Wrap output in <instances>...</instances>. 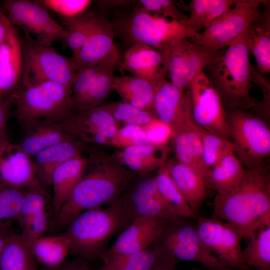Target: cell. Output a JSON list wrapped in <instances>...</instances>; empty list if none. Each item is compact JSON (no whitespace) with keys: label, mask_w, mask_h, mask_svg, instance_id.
<instances>
[{"label":"cell","mask_w":270,"mask_h":270,"mask_svg":"<svg viewBox=\"0 0 270 270\" xmlns=\"http://www.w3.org/2000/svg\"><path fill=\"white\" fill-rule=\"evenodd\" d=\"M154 88L153 113L171 126L174 134L192 114L189 92L184 93L166 78L156 83Z\"/></svg>","instance_id":"d6986e66"},{"label":"cell","mask_w":270,"mask_h":270,"mask_svg":"<svg viewBox=\"0 0 270 270\" xmlns=\"http://www.w3.org/2000/svg\"><path fill=\"white\" fill-rule=\"evenodd\" d=\"M118 62H104L98 76L84 95L71 109L72 113L86 111L99 106L113 90L114 70Z\"/></svg>","instance_id":"e575fe53"},{"label":"cell","mask_w":270,"mask_h":270,"mask_svg":"<svg viewBox=\"0 0 270 270\" xmlns=\"http://www.w3.org/2000/svg\"><path fill=\"white\" fill-rule=\"evenodd\" d=\"M114 202L132 222L140 216H154L170 221L176 220L164 202L144 195L130 188L128 186Z\"/></svg>","instance_id":"f1b7e54d"},{"label":"cell","mask_w":270,"mask_h":270,"mask_svg":"<svg viewBox=\"0 0 270 270\" xmlns=\"http://www.w3.org/2000/svg\"><path fill=\"white\" fill-rule=\"evenodd\" d=\"M142 127L149 143L156 146H166L172 137L173 131L171 126L156 116Z\"/></svg>","instance_id":"bcb514c9"},{"label":"cell","mask_w":270,"mask_h":270,"mask_svg":"<svg viewBox=\"0 0 270 270\" xmlns=\"http://www.w3.org/2000/svg\"><path fill=\"white\" fill-rule=\"evenodd\" d=\"M113 90L117 92L122 101L154 114V88L149 81L132 75L115 76Z\"/></svg>","instance_id":"f546056e"},{"label":"cell","mask_w":270,"mask_h":270,"mask_svg":"<svg viewBox=\"0 0 270 270\" xmlns=\"http://www.w3.org/2000/svg\"><path fill=\"white\" fill-rule=\"evenodd\" d=\"M44 270H90L86 262L84 259L76 258L66 262H64L60 265L53 267L46 268Z\"/></svg>","instance_id":"681fc988"},{"label":"cell","mask_w":270,"mask_h":270,"mask_svg":"<svg viewBox=\"0 0 270 270\" xmlns=\"http://www.w3.org/2000/svg\"><path fill=\"white\" fill-rule=\"evenodd\" d=\"M88 164L81 180L54 218L58 228L66 226L76 216L116 200L137 176L136 173L87 146Z\"/></svg>","instance_id":"7a4b0ae2"},{"label":"cell","mask_w":270,"mask_h":270,"mask_svg":"<svg viewBox=\"0 0 270 270\" xmlns=\"http://www.w3.org/2000/svg\"><path fill=\"white\" fill-rule=\"evenodd\" d=\"M13 106V100L10 95L0 98V140L6 138V124Z\"/></svg>","instance_id":"c3c4849f"},{"label":"cell","mask_w":270,"mask_h":270,"mask_svg":"<svg viewBox=\"0 0 270 270\" xmlns=\"http://www.w3.org/2000/svg\"><path fill=\"white\" fill-rule=\"evenodd\" d=\"M167 222L148 216L134 219L100 258L104 262L112 257L126 256L148 248L161 236Z\"/></svg>","instance_id":"2e32d148"},{"label":"cell","mask_w":270,"mask_h":270,"mask_svg":"<svg viewBox=\"0 0 270 270\" xmlns=\"http://www.w3.org/2000/svg\"><path fill=\"white\" fill-rule=\"evenodd\" d=\"M0 184L18 190L41 185L32 158L6 137L0 140Z\"/></svg>","instance_id":"ac0fdd59"},{"label":"cell","mask_w":270,"mask_h":270,"mask_svg":"<svg viewBox=\"0 0 270 270\" xmlns=\"http://www.w3.org/2000/svg\"><path fill=\"white\" fill-rule=\"evenodd\" d=\"M88 164V158L80 154L64 162L53 172L50 185L53 188L52 204L54 218L83 177Z\"/></svg>","instance_id":"d4e9b609"},{"label":"cell","mask_w":270,"mask_h":270,"mask_svg":"<svg viewBox=\"0 0 270 270\" xmlns=\"http://www.w3.org/2000/svg\"><path fill=\"white\" fill-rule=\"evenodd\" d=\"M244 171L234 150L230 151L207 170L204 175L206 186L216 194L224 193L240 180Z\"/></svg>","instance_id":"4dcf8cb0"},{"label":"cell","mask_w":270,"mask_h":270,"mask_svg":"<svg viewBox=\"0 0 270 270\" xmlns=\"http://www.w3.org/2000/svg\"><path fill=\"white\" fill-rule=\"evenodd\" d=\"M266 0H238L236 4L212 22L202 32L190 38L207 48L219 52L227 48L248 29L260 14Z\"/></svg>","instance_id":"9c48e42d"},{"label":"cell","mask_w":270,"mask_h":270,"mask_svg":"<svg viewBox=\"0 0 270 270\" xmlns=\"http://www.w3.org/2000/svg\"><path fill=\"white\" fill-rule=\"evenodd\" d=\"M173 222V220H172ZM166 228L158 239L160 244L179 260L195 262L215 270H231L224 266L200 240L196 226L176 223Z\"/></svg>","instance_id":"5bb4252c"},{"label":"cell","mask_w":270,"mask_h":270,"mask_svg":"<svg viewBox=\"0 0 270 270\" xmlns=\"http://www.w3.org/2000/svg\"><path fill=\"white\" fill-rule=\"evenodd\" d=\"M176 258L161 245L128 255L112 257L98 270H152L160 265L177 262Z\"/></svg>","instance_id":"4316f807"},{"label":"cell","mask_w":270,"mask_h":270,"mask_svg":"<svg viewBox=\"0 0 270 270\" xmlns=\"http://www.w3.org/2000/svg\"><path fill=\"white\" fill-rule=\"evenodd\" d=\"M168 146L150 144L119 149L110 157L140 177L146 176L167 160Z\"/></svg>","instance_id":"7402d4cb"},{"label":"cell","mask_w":270,"mask_h":270,"mask_svg":"<svg viewBox=\"0 0 270 270\" xmlns=\"http://www.w3.org/2000/svg\"><path fill=\"white\" fill-rule=\"evenodd\" d=\"M162 53L170 82L183 91L220 54L187 38Z\"/></svg>","instance_id":"7c38bea8"},{"label":"cell","mask_w":270,"mask_h":270,"mask_svg":"<svg viewBox=\"0 0 270 270\" xmlns=\"http://www.w3.org/2000/svg\"><path fill=\"white\" fill-rule=\"evenodd\" d=\"M36 2L64 18H72L80 14L86 10L92 3L90 0H40Z\"/></svg>","instance_id":"f6af8a7d"},{"label":"cell","mask_w":270,"mask_h":270,"mask_svg":"<svg viewBox=\"0 0 270 270\" xmlns=\"http://www.w3.org/2000/svg\"><path fill=\"white\" fill-rule=\"evenodd\" d=\"M20 44L22 64L20 85L28 86L53 82L72 88L78 70L70 57L26 37L20 38Z\"/></svg>","instance_id":"52a82bcc"},{"label":"cell","mask_w":270,"mask_h":270,"mask_svg":"<svg viewBox=\"0 0 270 270\" xmlns=\"http://www.w3.org/2000/svg\"><path fill=\"white\" fill-rule=\"evenodd\" d=\"M196 227L202 242L224 266L236 270L249 268L242 256L243 237L234 226L224 221L200 216Z\"/></svg>","instance_id":"4fadbf2b"},{"label":"cell","mask_w":270,"mask_h":270,"mask_svg":"<svg viewBox=\"0 0 270 270\" xmlns=\"http://www.w3.org/2000/svg\"><path fill=\"white\" fill-rule=\"evenodd\" d=\"M24 190L7 188L0 184V230L10 231L17 221Z\"/></svg>","instance_id":"60d3db41"},{"label":"cell","mask_w":270,"mask_h":270,"mask_svg":"<svg viewBox=\"0 0 270 270\" xmlns=\"http://www.w3.org/2000/svg\"><path fill=\"white\" fill-rule=\"evenodd\" d=\"M194 270H198V269H194Z\"/></svg>","instance_id":"11a10c76"},{"label":"cell","mask_w":270,"mask_h":270,"mask_svg":"<svg viewBox=\"0 0 270 270\" xmlns=\"http://www.w3.org/2000/svg\"><path fill=\"white\" fill-rule=\"evenodd\" d=\"M148 144L142 126L127 124L120 128L112 138L110 146L122 149Z\"/></svg>","instance_id":"ee69618b"},{"label":"cell","mask_w":270,"mask_h":270,"mask_svg":"<svg viewBox=\"0 0 270 270\" xmlns=\"http://www.w3.org/2000/svg\"><path fill=\"white\" fill-rule=\"evenodd\" d=\"M120 69L145 79L154 86L165 79L167 74L163 53L141 43L134 44L128 48Z\"/></svg>","instance_id":"ffe728a7"},{"label":"cell","mask_w":270,"mask_h":270,"mask_svg":"<svg viewBox=\"0 0 270 270\" xmlns=\"http://www.w3.org/2000/svg\"><path fill=\"white\" fill-rule=\"evenodd\" d=\"M188 89L194 121L207 131L230 140L226 112L204 72L192 80Z\"/></svg>","instance_id":"8fae6325"},{"label":"cell","mask_w":270,"mask_h":270,"mask_svg":"<svg viewBox=\"0 0 270 270\" xmlns=\"http://www.w3.org/2000/svg\"><path fill=\"white\" fill-rule=\"evenodd\" d=\"M196 128L202 144V162L206 172L224 155L234 150L233 145L230 140L207 131L197 124Z\"/></svg>","instance_id":"74e56055"},{"label":"cell","mask_w":270,"mask_h":270,"mask_svg":"<svg viewBox=\"0 0 270 270\" xmlns=\"http://www.w3.org/2000/svg\"><path fill=\"white\" fill-rule=\"evenodd\" d=\"M243 270H251L249 268H248L246 269Z\"/></svg>","instance_id":"db71d44e"},{"label":"cell","mask_w":270,"mask_h":270,"mask_svg":"<svg viewBox=\"0 0 270 270\" xmlns=\"http://www.w3.org/2000/svg\"><path fill=\"white\" fill-rule=\"evenodd\" d=\"M247 46L255 58L256 70L264 76L270 72V13L269 5L244 32Z\"/></svg>","instance_id":"484cf974"},{"label":"cell","mask_w":270,"mask_h":270,"mask_svg":"<svg viewBox=\"0 0 270 270\" xmlns=\"http://www.w3.org/2000/svg\"><path fill=\"white\" fill-rule=\"evenodd\" d=\"M170 174L196 216L206 196L204 175L177 160H172Z\"/></svg>","instance_id":"83f0119b"},{"label":"cell","mask_w":270,"mask_h":270,"mask_svg":"<svg viewBox=\"0 0 270 270\" xmlns=\"http://www.w3.org/2000/svg\"><path fill=\"white\" fill-rule=\"evenodd\" d=\"M249 54L244 32L205 68L226 110L253 108L261 112L262 102L250 96L254 67Z\"/></svg>","instance_id":"3957f363"},{"label":"cell","mask_w":270,"mask_h":270,"mask_svg":"<svg viewBox=\"0 0 270 270\" xmlns=\"http://www.w3.org/2000/svg\"><path fill=\"white\" fill-rule=\"evenodd\" d=\"M12 26L13 24L0 6V47L8 36Z\"/></svg>","instance_id":"f907efd6"},{"label":"cell","mask_w":270,"mask_h":270,"mask_svg":"<svg viewBox=\"0 0 270 270\" xmlns=\"http://www.w3.org/2000/svg\"><path fill=\"white\" fill-rule=\"evenodd\" d=\"M100 106L119 124L142 126L156 116L152 112L138 109L122 100L110 102Z\"/></svg>","instance_id":"ab89813d"},{"label":"cell","mask_w":270,"mask_h":270,"mask_svg":"<svg viewBox=\"0 0 270 270\" xmlns=\"http://www.w3.org/2000/svg\"><path fill=\"white\" fill-rule=\"evenodd\" d=\"M3 6L14 25L22 28L26 37L44 46H51L58 40H64L66 34L63 26L54 20L44 6L36 2L5 0Z\"/></svg>","instance_id":"30bf717a"},{"label":"cell","mask_w":270,"mask_h":270,"mask_svg":"<svg viewBox=\"0 0 270 270\" xmlns=\"http://www.w3.org/2000/svg\"><path fill=\"white\" fill-rule=\"evenodd\" d=\"M177 262H170L158 266L152 270H174V268Z\"/></svg>","instance_id":"f5cc1de1"},{"label":"cell","mask_w":270,"mask_h":270,"mask_svg":"<svg viewBox=\"0 0 270 270\" xmlns=\"http://www.w3.org/2000/svg\"><path fill=\"white\" fill-rule=\"evenodd\" d=\"M114 25V34L128 48L141 43L164 52L184 38L196 35L187 24L152 14L142 7L128 14L118 15Z\"/></svg>","instance_id":"5b68a950"},{"label":"cell","mask_w":270,"mask_h":270,"mask_svg":"<svg viewBox=\"0 0 270 270\" xmlns=\"http://www.w3.org/2000/svg\"><path fill=\"white\" fill-rule=\"evenodd\" d=\"M114 25L97 14L91 32L84 46L70 57L78 70L110 61L118 62Z\"/></svg>","instance_id":"e0dca14e"},{"label":"cell","mask_w":270,"mask_h":270,"mask_svg":"<svg viewBox=\"0 0 270 270\" xmlns=\"http://www.w3.org/2000/svg\"><path fill=\"white\" fill-rule=\"evenodd\" d=\"M32 254L36 261L46 268L60 265L70 254V242L64 234L41 236L30 242Z\"/></svg>","instance_id":"836d02e7"},{"label":"cell","mask_w":270,"mask_h":270,"mask_svg":"<svg viewBox=\"0 0 270 270\" xmlns=\"http://www.w3.org/2000/svg\"><path fill=\"white\" fill-rule=\"evenodd\" d=\"M97 13L87 9L72 18L60 17L66 36L64 46L76 54L85 44L92 30Z\"/></svg>","instance_id":"d590c367"},{"label":"cell","mask_w":270,"mask_h":270,"mask_svg":"<svg viewBox=\"0 0 270 270\" xmlns=\"http://www.w3.org/2000/svg\"><path fill=\"white\" fill-rule=\"evenodd\" d=\"M72 88L47 82L38 85H19L10 94L14 114L22 125L38 120L60 122L72 113Z\"/></svg>","instance_id":"8992f818"},{"label":"cell","mask_w":270,"mask_h":270,"mask_svg":"<svg viewBox=\"0 0 270 270\" xmlns=\"http://www.w3.org/2000/svg\"><path fill=\"white\" fill-rule=\"evenodd\" d=\"M248 240L242 251L244 264L248 267L270 270V226L260 228Z\"/></svg>","instance_id":"8d00e7d4"},{"label":"cell","mask_w":270,"mask_h":270,"mask_svg":"<svg viewBox=\"0 0 270 270\" xmlns=\"http://www.w3.org/2000/svg\"><path fill=\"white\" fill-rule=\"evenodd\" d=\"M10 234V231L0 230V254L4 248L7 238Z\"/></svg>","instance_id":"816d5d0a"},{"label":"cell","mask_w":270,"mask_h":270,"mask_svg":"<svg viewBox=\"0 0 270 270\" xmlns=\"http://www.w3.org/2000/svg\"><path fill=\"white\" fill-rule=\"evenodd\" d=\"M108 206L86 210L68 223L70 254L86 260L100 257L111 237L131 223L114 202Z\"/></svg>","instance_id":"277c9868"},{"label":"cell","mask_w":270,"mask_h":270,"mask_svg":"<svg viewBox=\"0 0 270 270\" xmlns=\"http://www.w3.org/2000/svg\"><path fill=\"white\" fill-rule=\"evenodd\" d=\"M0 270H38L30 242L22 234L8 238L0 254Z\"/></svg>","instance_id":"d6a6232c"},{"label":"cell","mask_w":270,"mask_h":270,"mask_svg":"<svg viewBox=\"0 0 270 270\" xmlns=\"http://www.w3.org/2000/svg\"><path fill=\"white\" fill-rule=\"evenodd\" d=\"M234 154L248 169L262 164L270 154V130L260 118L241 109L226 110Z\"/></svg>","instance_id":"ba28073f"},{"label":"cell","mask_w":270,"mask_h":270,"mask_svg":"<svg viewBox=\"0 0 270 270\" xmlns=\"http://www.w3.org/2000/svg\"><path fill=\"white\" fill-rule=\"evenodd\" d=\"M171 140L173 142L176 160L200 172L204 177L206 170L196 157L184 132L181 130H178L173 134Z\"/></svg>","instance_id":"7bdbcfd3"},{"label":"cell","mask_w":270,"mask_h":270,"mask_svg":"<svg viewBox=\"0 0 270 270\" xmlns=\"http://www.w3.org/2000/svg\"><path fill=\"white\" fill-rule=\"evenodd\" d=\"M22 64L20 38L13 25L0 47V98L10 95L19 86Z\"/></svg>","instance_id":"603a6c76"},{"label":"cell","mask_w":270,"mask_h":270,"mask_svg":"<svg viewBox=\"0 0 270 270\" xmlns=\"http://www.w3.org/2000/svg\"><path fill=\"white\" fill-rule=\"evenodd\" d=\"M171 160H166L158 168L156 180L160 196L168 210L176 218H194L196 216L170 174Z\"/></svg>","instance_id":"1f68e13d"},{"label":"cell","mask_w":270,"mask_h":270,"mask_svg":"<svg viewBox=\"0 0 270 270\" xmlns=\"http://www.w3.org/2000/svg\"><path fill=\"white\" fill-rule=\"evenodd\" d=\"M60 123L70 134L87 144L110 146L120 128V124L100 106L80 112H72Z\"/></svg>","instance_id":"9a60e30c"},{"label":"cell","mask_w":270,"mask_h":270,"mask_svg":"<svg viewBox=\"0 0 270 270\" xmlns=\"http://www.w3.org/2000/svg\"><path fill=\"white\" fill-rule=\"evenodd\" d=\"M87 144L73 138L48 148L34 156L36 177L41 185L44 187L50 185L54 170L64 162L82 154Z\"/></svg>","instance_id":"cb8c5ba5"},{"label":"cell","mask_w":270,"mask_h":270,"mask_svg":"<svg viewBox=\"0 0 270 270\" xmlns=\"http://www.w3.org/2000/svg\"><path fill=\"white\" fill-rule=\"evenodd\" d=\"M21 126L22 132L17 144L32 158L54 144L76 138L60 122L38 120Z\"/></svg>","instance_id":"44dd1931"},{"label":"cell","mask_w":270,"mask_h":270,"mask_svg":"<svg viewBox=\"0 0 270 270\" xmlns=\"http://www.w3.org/2000/svg\"><path fill=\"white\" fill-rule=\"evenodd\" d=\"M104 62L78 70L72 86L71 109L84 96L93 84L100 74Z\"/></svg>","instance_id":"b9f144b4"},{"label":"cell","mask_w":270,"mask_h":270,"mask_svg":"<svg viewBox=\"0 0 270 270\" xmlns=\"http://www.w3.org/2000/svg\"><path fill=\"white\" fill-rule=\"evenodd\" d=\"M212 218L227 222L248 240L270 224V176L264 162L245 169L240 180L224 193L216 194Z\"/></svg>","instance_id":"6da1fadb"},{"label":"cell","mask_w":270,"mask_h":270,"mask_svg":"<svg viewBox=\"0 0 270 270\" xmlns=\"http://www.w3.org/2000/svg\"><path fill=\"white\" fill-rule=\"evenodd\" d=\"M49 196L42 185L24 190L17 221L20 226L48 210Z\"/></svg>","instance_id":"f35d334b"},{"label":"cell","mask_w":270,"mask_h":270,"mask_svg":"<svg viewBox=\"0 0 270 270\" xmlns=\"http://www.w3.org/2000/svg\"><path fill=\"white\" fill-rule=\"evenodd\" d=\"M210 0H192L188 5V26L194 32L206 27V18Z\"/></svg>","instance_id":"7dc6e473"}]
</instances>
